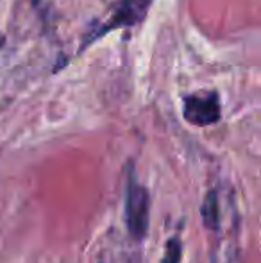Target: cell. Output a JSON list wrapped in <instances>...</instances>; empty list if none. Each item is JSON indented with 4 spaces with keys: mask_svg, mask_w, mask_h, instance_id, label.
Wrapping results in <instances>:
<instances>
[{
    "mask_svg": "<svg viewBox=\"0 0 261 263\" xmlns=\"http://www.w3.org/2000/svg\"><path fill=\"white\" fill-rule=\"evenodd\" d=\"M150 194L136 177L134 166H129L126 184V226L134 242H142L149 233Z\"/></svg>",
    "mask_w": 261,
    "mask_h": 263,
    "instance_id": "7a4b0ae2",
    "label": "cell"
},
{
    "mask_svg": "<svg viewBox=\"0 0 261 263\" xmlns=\"http://www.w3.org/2000/svg\"><path fill=\"white\" fill-rule=\"evenodd\" d=\"M183 260V242L179 236H172L168 238L167 246H165V254L159 263H181Z\"/></svg>",
    "mask_w": 261,
    "mask_h": 263,
    "instance_id": "5b68a950",
    "label": "cell"
},
{
    "mask_svg": "<svg viewBox=\"0 0 261 263\" xmlns=\"http://www.w3.org/2000/svg\"><path fill=\"white\" fill-rule=\"evenodd\" d=\"M200 217L202 224L209 231H218L220 226V204H218V194L216 190H209L206 194L204 201L200 204Z\"/></svg>",
    "mask_w": 261,
    "mask_h": 263,
    "instance_id": "277c9868",
    "label": "cell"
},
{
    "mask_svg": "<svg viewBox=\"0 0 261 263\" xmlns=\"http://www.w3.org/2000/svg\"><path fill=\"white\" fill-rule=\"evenodd\" d=\"M183 117L195 127H208L222 118L220 95L216 90H200L190 93L183 101Z\"/></svg>",
    "mask_w": 261,
    "mask_h": 263,
    "instance_id": "3957f363",
    "label": "cell"
},
{
    "mask_svg": "<svg viewBox=\"0 0 261 263\" xmlns=\"http://www.w3.org/2000/svg\"><path fill=\"white\" fill-rule=\"evenodd\" d=\"M152 2L154 0H116L113 4L111 11H109L108 20H104L101 25L88 31L86 38L83 40L81 50L90 47L91 43L97 42L102 36L109 34L111 31H116V29H131L134 25L142 24L147 18V14H149Z\"/></svg>",
    "mask_w": 261,
    "mask_h": 263,
    "instance_id": "6da1fadb",
    "label": "cell"
},
{
    "mask_svg": "<svg viewBox=\"0 0 261 263\" xmlns=\"http://www.w3.org/2000/svg\"><path fill=\"white\" fill-rule=\"evenodd\" d=\"M4 42H6V38H4V34H2V32H0V49H2V47H4Z\"/></svg>",
    "mask_w": 261,
    "mask_h": 263,
    "instance_id": "8992f818",
    "label": "cell"
}]
</instances>
